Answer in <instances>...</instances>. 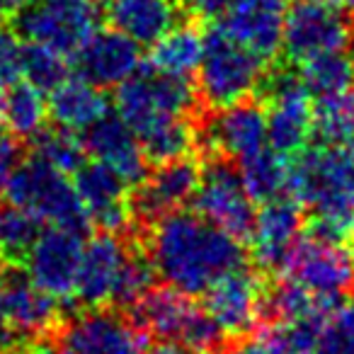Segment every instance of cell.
Returning a JSON list of instances; mask_svg holds the SVG:
<instances>
[{"mask_svg": "<svg viewBox=\"0 0 354 354\" xmlns=\"http://www.w3.org/2000/svg\"><path fill=\"white\" fill-rule=\"evenodd\" d=\"M78 75L97 88H117L141 66V44L112 30H97L75 51Z\"/></svg>", "mask_w": 354, "mask_h": 354, "instance_id": "22", "label": "cell"}, {"mask_svg": "<svg viewBox=\"0 0 354 354\" xmlns=\"http://www.w3.org/2000/svg\"><path fill=\"white\" fill-rule=\"evenodd\" d=\"M194 212L223 228L241 243L250 241L255 226V202L243 185L241 170L223 156H207L192 197Z\"/></svg>", "mask_w": 354, "mask_h": 354, "instance_id": "9", "label": "cell"}, {"mask_svg": "<svg viewBox=\"0 0 354 354\" xmlns=\"http://www.w3.org/2000/svg\"><path fill=\"white\" fill-rule=\"evenodd\" d=\"M267 143L284 156H296L313 136V95L299 73L281 71L265 78Z\"/></svg>", "mask_w": 354, "mask_h": 354, "instance_id": "11", "label": "cell"}, {"mask_svg": "<svg viewBox=\"0 0 354 354\" xmlns=\"http://www.w3.org/2000/svg\"><path fill=\"white\" fill-rule=\"evenodd\" d=\"M102 0H27L12 17V30L22 41H35L75 56L100 30Z\"/></svg>", "mask_w": 354, "mask_h": 354, "instance_id": "7", "label": "cell"}, {"mask_svg": "<svg viewBox=\"0 0 354 354\" xmlns=\"http://www.w3.org/2000/svg\"><path fill=\"white\" fill-rule=\"evenodd\" d=\"M127 313L146 335L187 344L202 354H218L226 339L204 306L194 304L192 296L167 284L151 286Z\"/></svg>", "mask_w": 354, "mask_h": 354, "instance_id": "3", "label": "cell"}, {"mask_svg": "<svg viewBox=\"0 0 354 354\" xmlns=\"http://www.w3.org/2000/svg\"><path fill=\"white\" fill-rule=\"evenodd\" d=\"M0 323L30 342L41 335L59 333L64 313L59 301L41 291L25 267L0 262Z\"/></svg>", "mask_w": 354, "mask_h": 354, "instance_id": "12", "label": "cell"}, {"mask_svg": "<svg viewBox=\"0 0 354 354\" xmlns=\"http://www.w3.org/2000/svg\"><path fill=\"white\" fill-rule=\"evenodd\" d=\"M352 41V22L344 12L318 0H294L286 10L281 49L291 61L301 64L313 56L344 51Z\"/></svg>", "mask_w": 354, "mask_h": 354, "instance_id": "14", "label": "cell"}, {"mask_svg": "<svg viewBox=\"0 0 354 354\" xmlns=\"http://www.w3.org/2000/svg\"><path fill=\"white\" fill-rule=\"evenodd\" d=\"M3 133H6V127H3V122H0V136H3Z\"/></svg>", "mask_w": 354, "mask_h": 354, "instance_id": "43", "label": "cell"}, {"mask_svg": "<svg viewBox=\"0 0 354 354\" xmlns=\"http://www.w3.org/2000/svg\"><path fill=\"white\" fill-rule=\"evenodd\" d=\"M204 51V35L194 25H175L170 32L151 44L148 64L158 71H165L172 75L192 78L199 68Z\"/></svg>", "mask_w": 354, "mask_h": 354, "instance_id": "27", "label": "cell"}, {"mask_svg": "<svg viewBox=\"0 0 354 354\" xmlns=\"http://www.w3.org/2000/svg\"><path fill=\"white\" fill-rule=\"evenodd\" d=\"M204 308L226 337H245L267 310V286L257 272L245 265L218 277L204 291Z\"/></svg>", "mask_w": 354, "mask_h": 354, "instance_id": "15", "label": "cell"}, {"mask_svg": "<svg viewBox=\"0 0 354 354\" xmlns=\"http://www.w3.org/2000/svg\"><path fill=\"white\" fill-rule=\"evenodd\" d=\"M279 274L318 299L339 304L354 289V250L342 241L310 231L296 241Z\"/></svg>", "mask_w": 354, "mask_h": 354, "instance_id": "8", "label": "cell"}, {"mask_svg": "<svg viewBox=\"0 0 354 354\" xmlns=\"http://www.w3.org/2000/svg\"><path fill=\"white\" fill-rule=\"evenodd\" d=\"M299 75L304 85L310 90L313 97L354 85V59L344 51H330V54L313 56L308 61H301Z\"/></svg>", "mask_w": 354, "mask_h": 354, "instance_id": "31", "label": "cell"}, {"mask_svg": "<svg viewBox=\"0 0 354 354\" xmlns=\"http://www.w3.org/2000/svg\"><path fill=\"white\" fill-rule=\"evenodd\" d=\"M73 187L88 214L90 226L97 231L127 233L133 221L131 185L112 167L97 160H85L73 172Z\"/></svg>", "mask_w": 354, "mask_h": 354, "instance_id": "16", "label": "cell"}, {"mask_svg": "<svg viewBox=\"0 0 354 354\" xmlns=\"http://www.w3.org/2000/svg\"><path fill=\"white\" fill-rule=\"evenodd\" d=\"M143 354H202V352L187 347V344L170 342V339H160V342L153 344V347H146V352H143Z\"/></svg>", "mask_w": 354, "mask_h": 354, "instance_id": "38", "label": "cell"}, {"mask_svg": "<svg viewBox=\"0 0 354 354\" xmlns=\"http://www.w3.org/2000/svg\"><path fill=\"white\" fill-rule=\"evenodd\" d=\"M49 109H46L44 93L32 88L25 80H17L3 90L0 97V122L15 138H32L46 127Z\"/></svg>", "mask_w": 354, "mask_h": 354, "instance_id": "28", "label": "cell"}, {"mask_svg": "<svg viewBox=\"0 0 354 354\" xmlns=\"http://www.w3.org/2000/svg\"><path fill=\"white\" fill-rule=\"evenodd\" d=\"M231 0H185V10L199 20H218Z\"/></svg>", "mask_w": 354, "mask_h": 354, "instance_id": "37", "label": "cell"}, {"mask_svg": "<svg viewBox=\"0 0 354 354\" xmlns=\"http://www.w3.org/2000/svg\"><path fill=\"white\" fill-rule=\"evenodd\" d=\"M344 243H349V248L354 250V226H352V231H349V236H347V241Z\"/></svg>", "mask_w": 354, "mask_h": 354, "instance_id": "42", "label": "cell"}, {"mask_svg": "<svg viewBox=\"0 0 354 354\" xmlns=\"http://www.w3.org/2000/svg\"><path fill=\"white\" fill-rule=\"evenodd\" d=\"M221 354H281L265 333L260 337H243Z\"/></svg>", "mask_w": 354, "mask_h": 354, "instance_id": "35", "label": "cell"}, {"mask_svg": "<svg viewBox=\"0 0 354 354\" xmlns=\"http://www.w3.org/2000/svg\"><path fill=\"white\" fill-rule=\"evenodd\" d=\"M41 231L44 226L35 214L3 199L0 202V262L25 267L27 255Z\"/></svg>", "mask_w": 354, "mask_h": 354, "instance_id": "29", "label": "cell"}, {"mask_svg": "<svg viewBox=\"0 0 354 354\" xmlns=\"http://www.w3.org/2000/svg\"><path fill=\"white\" fill-rule=\"evenodd\" d=\"M265 146H270L265 107L250 100L216 109L214 117L199 127V148L207 156H223L241 162Z\"/></svg>", "mask_w": 354, "mask_h": 354, "instance_id": "19", "label": "cell"}, {"mask_svg": "<svg viewBox=\"0 0 354 354\" xmlns=\"http://www.w3.org/2000/svg\"><path fill=\"white\" fill-rule=\"evenodd\" d=\"M318 3L335 8V10L344 12V15H352V12H354V0H318Z\"/></svg>", "mask_w": 354, "mask_h": 354, "instance_id": "41", "label": "cell"}, {"mask_svg": "<svg viewBox=\"0 0 354 354\" xmlns=\"http://www.w3.org/2000/svg\"><path fill=\"white\" fill-rule=\"evenodd\" d=\"M265 61L233 41L221 27H212L204 32V51L197 68L199 100L212 112L245 102L265 83Z\"/></svg>", "mask_w": 354, "mask_h": 354, "instance_id": "4", "label": "cell"}, {"mask_svg": "<svg viewBox=\"0 0 354 354\" xmlns=\"http://www.w3.org/2000/svg\"><path fill=\"white\" fill-rule=\"evenodd\" d=\"M202 165L194 156L175 158L148 170L143 183L131 189V212L133 221L151 223L165 214L183 209L192 202L197 192Z\"/></svg>", "mask_w": 354, "mask_h": 354, "instance_id": "18", "label": "cell"}, {"mask_svg": "<svg viewBox=\"0 0 354 354\" xmlns=\"http://www.w3.org/2000/svg\"><path fill=\"white\" fill-rule=\"evenodd\" d=\"M243 185L252 202H270V199L289 194L291 185V156L265 146L262 151L252 153L250 158L238 162Z\"/></svg>", "mask_w": 354, "mask_h": 354, "instance_id": "26", "label": "cell"}, {"mask_svg": "<svg viewBox=\"0 0 354 354\" xmlns=\"http://www.w3.org/2000/svg\"><path fill=\"white\" fill-rule=\"evenodd\" d=\"M32 146H35L32 153L44 158L46 162H51L56 170L66 172V175H73L88 160V151H85L83 138L64 127H54V129L44 127L32 138Z\"/></svg>", "mask_w": 354, "mask_h": 354, "instance_id": "33", "label": "cell"}, {"mask_svg": "<svg viewBox=\"0 0 354 354\" xmlns=\"http://www.w3.org/2000/svg\"><path fill=\"white\" fill-rule=\"evenodd\" d=\"M313 136L320 143L354 138V85L313 97Z\"/></svg>", "mask_w": 354, "mask_h": 354, "instance_id": "30", "label": "cell"}, {"mask_svg": "<svg viewBox=\"0 0 354 354\" xmlns=\"http://www.w3.org/2000/svg\"><path fill=\"white\" fill-rule=\"evenodd\" d=\"M85 151L97 162L112 167L117 175H122L131 187L143 183L148 175V158L143 156V148L133 131L122 122L119 114H104L100 122L85 129Z\"/></svg>", "mask_w": 354, "mask_h": 354, "instance_id": "23", "label": "cell"}, {"mask_svg": "<svg viewBox=\"0 0 354 354\" xmlns=\"http://www.w3.org/2000/svg\"><path fill=\"white\" fill-rule=\"evenodd\" d=\"M102 12L117 32L151 46L185 17V0H102Z\"/></svg>", "mask_w": 354, "mask_h": 354, "instance_id": "24", "label": "cell"}, {"mask_svg": "<svg viewBox=\"0 0 354 354\" xmlns=\"http://www.w3.org/2000/svg\"><path fill=\"white\" fill-rule=\"evenodd\" d=\"M286 10L289 0H231L218 17V27L233 41L270 64L281 51Z\"/></svg>", "mask_w": 354, "mask_h": 354, "instance_id": "20", "label": "cell"}, {"mask_svg": "<svg viewBox=\"0 0 354 354\" xmlns=\"http://www.w3.org/2000/svg\"><path fill=\"white\" fill-rule=\"evenodd\" d=\"M25 83L39 93H51L59 83L71 75V61L61 51L35 41H22V71Z\"/></svg>", "mask_w": 354, "mask_h": 354, "instance_id": "32", "label": "cell"}, {"mask_svg": "<svg viewBox=\"0 0 354 354\" xmlns=\"http://www.w3.org/2000/svg\"><path fill=\"white\" fill-rule=\"evenodd\" d=\"M0 354H17V352H15V349H12V352H0Z\"/></svg>", "mask_w": 354, "mask_h": 354, "instance_id": "44", "label": "cell"}, {"mask_svg": "<svg viewBox=\"0 0 354 354\" xmlns=\"http://www.w3.org/2000/svg\"><path fill=\"white\" fill-rule=\"evenodd\" d=\"M83 243L85 236L78 231L61 226L44 228L27 255L25 272L41 291L54 296L56 301L71 304Z\"/></svg>", "mask_w": 354, "mask_h": 354, "instance_id": "17", "label": "cell"}, {"mask_svg": "<svg viewBox=\"0 0 354 354\" xmlns=\"http://www.w3.org/2000/svg\"><path fill=\"white\" fill-rule=\"evenodd\" d=\"M27 0H0V20H12Z\"/></svg>", "mask_w": 354, "mask_h": 354, "instance_id": "40", "label": "cell"}, {"mask_svg": "<svg viewBox=\"0 0 354 354\" xmlns=\"http://www.w3.org/2000/svg\"><path fill=\"white\" fill-rule=\"evenodd\" d=\"M138 243L124 238V233L97 231L83 243L78 274H75L73 301L78 308L117 306L124 274L136 252Z\"/></svg>", "mask_w": 354, "mask_h": 354, "instance_id": "10", "label": "cell"}, {"mask_svg": "<svg viewBox=\"0 0 354 354\" xmlns=\"http://www.w3.org/2000/svg\"><path fill=\"white\" fill-rule=\"evenodd\" d=\"M27 354H75V352L61 339L59 333H51V335H41V337L30 339Z\"/></svg>", "mask_w": 354, "mask_h": 354, "instance_id": "36", "label": "cell"}, {"mask_svg": "<svg viewBox=\"0 0 354 354\" xmlns=\"http://www.w3.org/2000/svg\"><path fill=\"white\" fill-rule=\"evenodd\" d=\"M61 339L75 354H143L148 347V335L131 315L112 306L78 308L61 325Z\"/></svg>", "mask_w": 354, "mask_h": 354, "instance_id": "13", "label": "cell"}, {"mask_svg": "<svg viewBox=\"0 0 354 354\" xmlns=\"http://www.w3.org/2000/svg\"><path fill=\"white\" fill-rule=\"evenodd\" d=\"M46 109L56 127L71 129L80 133L90 129L95 122L109 114V100L102 93V88L93 85L85 78H66L49 93Z\"/></svg>", "mask_w": 354, "mask_h": 354, "instance_id": "25", "label": "cell"}, {"mask_svg": "<svg viewBox=\"0 0 354 354\" xmlns=\"http://www.w3.org/2000/svg\"><path fill=\"white\" fill-rule=\"evenodd\" d=\"M114 107L122 122L136 136L148 124L165 117H192L199 109V93L192 78L172 75L153 68L151 64L138 66L124 83L117 85Z\"/></svg>", "mask_w": 354, "mask_h": 354, "instance_id": "6", "label": "cell"}, {"mask_svg": "<svg viewBox=\"0 0 354 354\" xmlns=\"http://www.w3.org/2000/svg\"><path fill=\"white\" fill-rule=\"evenodd\" d=\"M304 226V209L291 194L262 202V209L255 214V226L250 233V248L255 265L262 272L279 274L289 252L301 238Z\"/></svg>", "mask_w": 354, "mask_h": 354, "instance_id": "21", "label": "cell"}, {"mask_svg": "<svg viewBox=\"0 0 354 354\" xmlns=\"http://www.w3.org/2000/svg\"><path fill=\"white\" fill-rule=\"evenodd\" d=\"M3 197L27 209L41 223H49V226L71 228L83 236L90 228L88 214H85L68 175L56 170L51 162H46L37 153L22 156L10 180L6 183Z\"/></svg>", "mask_w": 354, "mask_h": 354, "instance_id": "5", "label": "cell"}, {"mask_svg": "<svg viewBox=\"0 0 354 354\" xmlns=\"http://www.w3.org/2000/svg\"><path fill=\"white\" fill-rule=\"evenodd\" d=\"M308 354H354V301L335 306Z\"/></svg>", "mask_w": 354, "mask_h": 354, "instance_id": "34", "label": "cell"}, {"mask_svg": "<svg viewBox=\"0 0 354 354\" xmlns=\"http://www.w3.org/2000/svg\"><path fill=\"white\" fill-rule=\"evenodd\" d=\"M141 245L158 279L187 296H202L218 277L245 265L243 243L194 209L151 221Z\"/></svg>", "mask_w": 354, "mask_h": 354, "instance_id": "1", "label": "cell"}, {"mask_svg": "<svg viewBox=\"0 0 354 354\" xmlns=\"http://www.w3.org/2000/svg\"><path fill=\"white\" fill-rule=\"evenodd\" d=\"M289 194L310 214V231L347 241L354 226V138L318 141L291 156Z\"/></svg>", "mask_w": 354, "mask_h": 354, "instance_id": "2", "label": "cell"}, {"mask_svg": "<svg viewBox=\"0 0 354 354\" xmlns=\"http://www.w3.org/2000/svg\"><path fill=\"white\" fill-rule=\"evenodd\" d=\"M20 342H25V339L0 323V352H12V349H17V344Z\"/></svg>", "mask_w": 354, "mask_h": 354, "instance_id": "39", "label": "cell"}]
</instances>
